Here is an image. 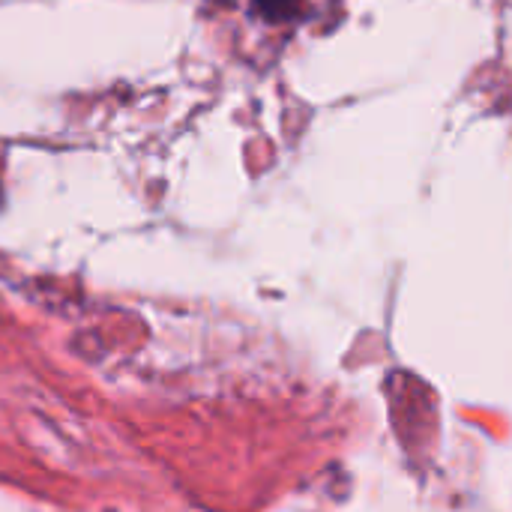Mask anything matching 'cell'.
<instances>
[{
	"label": "cell",
	"mask_w": 512,
	"mask_h": 512,
	"mask_svg": "<svg viewBox=\"0 0 512 512\" xmlns=\"http://www.w3.org/2000/svg\"><path fill=\"white\" fill-rule=\"evenodd\" d=\"M297 0H258V6L267 12V18H285L294 9Z\"/></svg>",
	"instance_id": "1"
}]
</instances>
